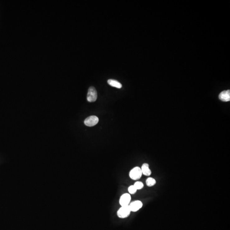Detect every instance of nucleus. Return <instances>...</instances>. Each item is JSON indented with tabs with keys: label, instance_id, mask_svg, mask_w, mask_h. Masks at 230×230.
<instances>
[{
	"label": "nucleus",
	"instance_id": "obj_1",
	"mask_svg": "<svg viewBox=\"0 0 230 230\" xmlns=\"http://www.w3.org/2000/svg\"><path fill=\"white\" fill-rule=\"evenodd\" d=\"M129 177L133 180H138L141 179L142 173L141 168L139 167H136L133 168L129 172Z\"/></svg>",
	"mask_w": 230,
	"mask_h": 230
},
{
	"label": "nucleus",
	"instance_id": "obj_2",
	"mask_svg": "<svg viewBox=\"0 0 230 230\" xmlns=\"http://www.w3.org/2000/svg\"><path fill=\"white\" fill-rule=\"evenodd\" d=\"M131 212V211L129 205L121 206L117 211V215L119 218H125L128 217Z\"/></svg>",
	"mask_w": 230,
	"mask_h": 230
},
{
	"label": "nucleus",
	"instance_id": "obj_3",
	"mask_svg": "<svg viewBox=\"0 0 230 230\" xmlns=\"http://www.w3.org/2000/svg\"><path fill=\"white\" fill-rule=\"evenodd\" d=\"M131 197L129 193H125L120 196L119 203L121 206H128L131 203Z\"/></svg>",
	"mask_w": 230,
	"mask_h": 230
},
{
	"label": "nucleus",
	"instance_id": "obj_4",
	"mask_svg": "<svg viewBox=\"0 0 230 230\" xmlns=\"http://www.w3.org/2000/svg\"><path fill=\"white\" fill-rule=\"evenodd\" d=\"M97 98V93L94 87H90L87 95V100L89 102H95Z\"/></svg>",
	"mask_w": 230,
	"mask_h": 230
},
{
	"label": "nucleus",
	"instance_id": "obj_5",
	"mask_svg": "<svg viewBox=\"0 0 230 230\" xmlns=\"http://www.w3.org/2000/svg\"><path fill=\"white\" fill-rule=\"evenodd\" d=\"M143 205V203L141 201L135 200L131 202L129 206L131 212H136L142 208Z\"/></svg>",
	"mask_w": 230,
	"mask_h": 230
},
{
	"label": "nucleus",
	"instance_id": "obj_6",
	"mask_svg": "<svg viewBox=\"0 0 230 230\" xmlns=\"http://www.w3.org/2000/svg\"><path fill=\"white\" fill-rule=\"evenodd\" d=\"M99 118L95 116H92L86 118L84 123L86 126H95L99 122Z\"/></svg>",
	"mask_w": 230,
	"mask_h": 230
},
{
	"label": "nucleus",
	"instance_id": "obj_7",
	"mask_svg": "<svg viewBox=\"0 0 230 230\" xmlns=\"http://www.w3.org/2000/svg\"><path fill=\"white\" fill-rule=\"evenodd\" d=\"M219 99L223 102H229L230 100V90H224L219 94Z\"/></svg>",
	"mask_w": 230,
	"mask_h": 230
},
{
	"label": "nucleus",
	"instance_id": "obj_8",
	"mask_svg": "<svg viewBox=\"0 0 230 230\" xmlns=\"http://www.w3.org/2000/svg\"><path fill=\"white\" fill-rule=\"evenodd\" d=\"M141 169L142 175L147 176V177H149V176L151 175L152 173L150 169L149 165L148 163H144L142 164Z\"/></svg>",
	"mask_w": 230,
	"mask_h": 230
},
{
	"label": "nucleus",
	"instance_id": "obj_9",
	"mask_svg": "<svg viewBox=\"0 0 230 230\" xmlns=\"http://www.w3.org/2000/svg\"><path fill=\"white\" fill-rule=\"evenodd\" d=\"M108 83L110 85L112 86V87L119 88V89L121 88L122 87V84L116 80L109 79V80H108Z\"/></svg>",
	"mask_w": 230,
	"mask_h": 230
},
{
	"label": "nucleus",
	"instance_id": "obj_10",
	"mask_svg": "<svg viewBox=\"0 0 230 230\" xmlns=\"http://www.w3.org/2000/svg\"><path fill=\"white\" fill-rule=\"evenodd\" d=\"M146 184L147 186L149 187H153L154 186L156 183V179L152 177H148L146 180Z\"/></svg>",
	"mask_w": 230,
	"mask_h": 230
},
{
	"label": "nucleus",
	"instance_id": "obj_11",
	"mask_svg": "<svg viewBox=\"0 0 230 230\" xmlns=\"http://www.w3.org/2000/svg\"><path fill=\"white\" fill-rule=\"evenodd\" d=\"M133 186L136 187V188L138 190L142 189L143 188L144 185L143 183L140 181H136L134 183Z\"/></svg>",
	"mask_w": 230,
	"mask_h": 230
},
{
	"label": "nucleus",
	"instance_id": "obj_12",
	"mask_svg": "<svg viewBox=\"0 0 230 230\" xmlns=\"http://www.w3.org/2000/svg\"><path fill=\"white\" fill-rule=\"evenodd\" d=\"M128 192L130 194H135L137 191V190L136 188L133 185L130 186L128 188Z\"/></svg>",
	"mask_w": 230,
	"mask_h": 230
}]
</instances>
